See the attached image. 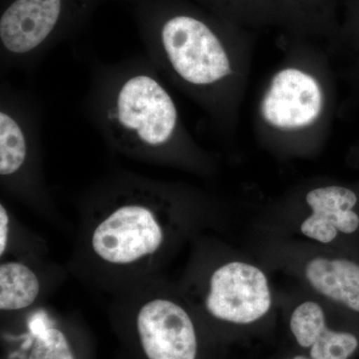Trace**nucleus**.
<instances>
[{"label": "nucleus", "mask_w": 359, "mask_h": 359, "mask_svg": "<svg viewBox=\"0 0 359 359\" xmlns=\"http://www.w3.org/2000/svg\"><path fill=\"white\" fill-rule=\"evenodd\" d=\"M90 74L85 114L111 149L147 162L207 164L164 78L147 56L94 62Z\"/></svg>", "instance_id": "f257e3e1"}, {"label": "nucleus", "mask_w": 359, "mask_h": 359, "mask_svg": "<svg viewBox=\"0 0 359 359\" xmlns=\"http://www.w3.org/2000/svg\"><path fill=\"white\" fill-rule=\"evenodd\" d=\"M244 30L178 13L148 37L146 56L168 83L192 100L219 136H235L252 62Z\"/></svg>", "instance_id": "f03ea898"}, {"label": "nucleus", "mask_w": 359, "mask_h": 359, "mask_svg": "<svg viewBox=\"0 0 359 359\" xmlns=\"http://www.w3.org/2000/svg\"><path fill=\"white\" fill-rule=\"evenodd\" d=\"M334 70L328 53L294 39L266 80L255 112V133L268 147L304 152L330 136L337 107Z\"/></svg>", "instance_id": "7ed1b4c3"}, {"label": "nucleus", "mask_w": 359, "mask_h": 359, "mask_svg": "<svg viewBox=\"0 0 359 359\" xmlns=\"http://www.w3.org/2000/svg\"><path fill=\"white\" fill-rule=\"evenodd\" d=\"M99 215L90 244L103 263L133 266L154 259L166 244L175 198L141 179L114 180L99 190Z\"/></svg>", "instance_id": "20e7f679"}, {"label": "nucleus", "mask_w": 359, "mask_h": 359, "mask_svg": "<svg viewBox=\"0 0 359 359\" xmlns=\"http://www.w3.org/2000/svg\"><path fill=\"white\" fill-rule=\"evenodd\" d=\"M41 112L34 97L2 81L0 177L18 193H39Z\"/></svg>", "instance_id": "39448f33"}, {"label": "nucleus", "mask_w": 359, "mask_h": 359, "mask_svg": "<svg viewBox=\"0 0 359 359\" xmlns=\"http://www.w3.org/2000/svg\"><path fill=\"white\" fill-rule=\"evenodd\" d=\"M205 306L217 320L235 325L261 320L271 306L268 278L252 264H224L210 276Z\"/></svg>", "instance_id": "423d86ee"}, {"label": "nucleus", "mask_w": 359, "mask_h": 359, "mask_svg": "<svg viewBox=\"0 0 359 359\" xmlns=\"http://www.w3.org/2000/svg\"><path fill=\"white\" fill-rule=\"evenodd\" d=\"M136 325L148 359H196L195 327L178 302L167 297L149 299L137 313Z\"/></svg>", "instance_id": "0eeeda50"}, {"label": "nucleus", "mask_w": 359, "mask_h": 359, "mask_svg": "<svg viewBox=\"0 0 359 359\" xmlns=\"http://www.w3.org/2000/svg\"><path fill=\"white\" fill-rule=\"evenodd\" d=\"M311 215L302 222V233L321 244L334 242L339 235L359 231V187L323 184L304 195Z\"/></svg>", "instance_id": "6e6552de"}, {"label": "nucleus", "mask_w": 359, "mask_h": 359, "mask_svg": "<svg viewBox=\"0 0 359 359\" xmlns=\"http://www.w3.org/2000/svg\"><path fill=\"white\" fill-rule=\"evenodd\" d=\"M290 327L297 344L311 348L313 359H349L358 349L355 334L328 328L325 311L318 302H304L297 306Z\"/></svg>", "instance_id": "1a4fd4ad"}, {"label": "nucleus", "mask_w": 359, "mask_h": 359, "mask_svg": "<svg viewBox=\"0 0 359 359\" xmlns=\"http://www.w3.org/2000/svg\"><path fill=\"white\" fill-rule=\"evenodd\" d=\"M304 276L318 294L359 314L358 262L347 257H313L304 266Z\"/></svg>", "instance_id": "9d476101"}, {"label": "nucleus", "mask_w": 359, "mask_h": 359, "mask_svg": "<svg viewBox=\"0 0 359 359\" xmlns=\"http://www.w3.org/2000/svg\"><path fill=\"white\" fill-rule=\"evenodd\" d=\"M40 292L39 276L20 262H6L0 266V309L21 311L32 306Z\"/></svg>", "instance_id": "9b49d317"}, {"label": "nucleus", "mask_w": 359, "mask_h": 359, "mask_svg": "<svg viewBox=\"0 0 359 359\" xmlns=\"http://www.w3.org/2000/svg\"><path fill=\"white\" fill-rule=\"evenodd\" d=\"M28 359H75V356L61 330L44 327L37 332Z\"/></svg>", "instance_id": "f8f14e48"}, {"label": "nucleus", "mask_w": 359, "mask_h": 359, "mask_svg": "<svg viewBox=\"0 0 359 359\" xmlns=\"http://www.w3.org/2000/svg\"><path fill=\"white\" fill-rule=\"evenodd\" d=\"M337 45L344 47L348 57L359 54V11L347 23L346 28L337 39Z\"/></svg>", "instance_id": "ddd939ff"}, {"label": "nucleus", "mask_w": 359, "mask_h": 359, "mask_svg": "<svg viewBox=\"0 0 359 359\" xmlns=\"http://www.w3.org/2000/svg\"><path fill=\"white\" fill-rule=\"evenodd\" d=\"M11 236V215L7 211L6 205L0 204V256L4 257L8 247Z\"/></svg>", "instance_id": "4468645a"}, {"label": "nucleus", "mask_w": 359, "mask_h": 359, "mask_svg": "<svg viewBox=\"0 0 359 359\" xmlns=\"http://www.w3.org/2000/svg\"><path fill=\"white\" fill-rule=\"evenodd\" d=\"M348 66L344 72V79L351 87L353 95L359 100V54L349 57Z\"/></svg>", "instance_id": "2eb2a0df"}, {"label": "nucleus", "mask_w": 359, "mask_h": 359, "mask_svg": "<svg viewBox=\"0 0 359 359\" xmlns=\"http://www.w3.org/2000/svg\"><path fill=\"white\" fill-rule=\"evenodd\" d=\"M287 359H313V358H306V356L297 355V356H294V358H287Z\"/></svg>", "instance_id": "dca6fc26"}]
</instances>
